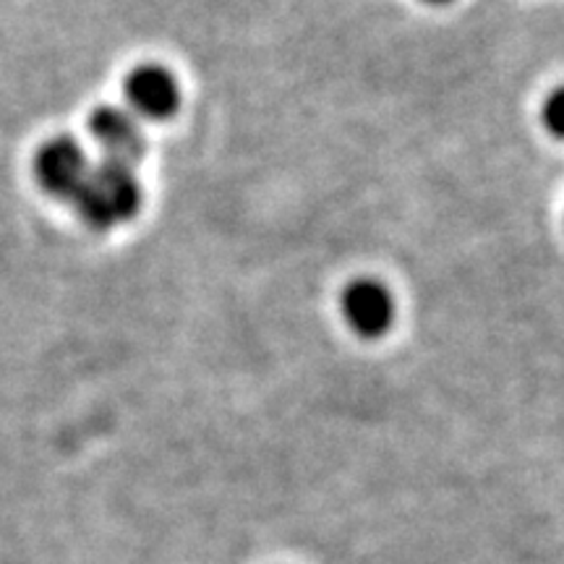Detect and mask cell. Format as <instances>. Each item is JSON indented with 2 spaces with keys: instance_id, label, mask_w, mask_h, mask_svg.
<instances>
[{
  "instance_id": "6da1fadb",
  "label": "cell",
  "mask_w": 564,
  "mask_h": 564,
  "mask_svg": "<svg viewBox=\"0 0 564 564\" xmlns=\"http://www.w3.org/2000/svg\"><path fill=\"white\" fill-rule=\"evenodd\" d=\"M79 217L95 230H112L137 217L141 183L133 165L102 160L89 167L79 194L70 202Z\"/></svg>"
},
{
  "instance_id": "7a4b0ae2",
  "label": "cell",
  "mask_w": 564,
  "mask_h": 564,
  "mask_svg": "<svg viewBox=\"0 0 564 564\" xmlns=\"http://www.w3.org/2000/svg\"><path fill=\"white\" fill-rule=\"evenodd\" d=\"M91 162L84 147L70 137H55L34 154V178L45 194L74 202L87 178Z\"/></svg>"
},
{
  "instance_id": "3957f363",
  "label": "cell",
  "mask_w": 564,
  "mask_h": 564,
  "mask_svg": "<svg viewBox=\"0 0 564 564\" xmlns=\"http://www.w3.org/2000/svg\"><path fill=\"white\" fill-rule=\"evenodd\" d=\"M343 316L348 327L361 337H382L394 322V299L390 288L373 278L352 280L343 291Z\"/></svg>"
},
{
  "instance_id": "277c9868",
  "label": "cell",
  "mask_w": 564,
  "mask_h": 564,
  "mask_svg": "<svg viewBox=\"0 0 564 564\" xmlns=\"http://www.w3.org/2000/svg\"><path fill=\"white\" fill-rule=\"evenodd\" d=\"M126 108L147 121H165L181 105L178 79L162 66H139L126 79Z\"/></svg>"
},
{
  "instance_id": "5b68a950",
  "label": "cell",
  "mask_w": 564,
  "mask_h": 564,
  "mask_svg": "<svg viewBox=\"0 0 564 564\" xmlns=\"http://www.w3.org/2000/svg\"><path fill=\"white\" fill-rule=\"evenodd\" d=\"M89 133L102 150L105 160L123 162V165H133L147 150L139 118L129 108H118V105H102L91 112Z\"/></svg>"
},
{
  "instance_id": "8992f818",
  "label": "cell",
  "mask_w": 564,
  "mask_h": 564,
  "mask_svg": "<svg viewBox=\"0 0 564 564\" xmlns=\"http://www.w3.org/2000/svg\"><path fill=\"white\" fill-rule=\"evenodd\" d=\"M541 118H544L546 131L552 133V137L564 139V84L562 87H556L552 95L546 97Z\"/></svg>"
},
{
  "instance_id": "52a82bcc",
  "label": "cell",
  "mask_w": 564,
  "mask_h": 564,
  "mask_svg": "<svg viewBox=\"0 0 564 564\" xmlns=\"http://www.w3.org/2000/svg\"><path fill=\"white\" fill-rule=\"evenodd\" d=\"M423 3H432V6H444V3H449V0H423Z\"/></svg>"
}]
</instances>
